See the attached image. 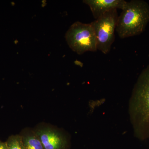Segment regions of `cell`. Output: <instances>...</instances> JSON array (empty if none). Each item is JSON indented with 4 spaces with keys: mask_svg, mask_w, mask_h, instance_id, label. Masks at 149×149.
<instances>
[{
    "mask_svg": "<svg viewBox=\"0 0 149 149\" xmlns=\"http://www.w3.org/2000/svg\"><path fill=\"white\" fill-rule=\"evenodd\" d=\"M6 143L8 149H24L20 135L10 136Z\"/></svg>",
    "mask_w": 149,
    "mask_h": 149,
    "instance_id": "ba28073f",
    "label": "cell"
},
{
    "mask_svg": "<svg viewBox=\"0 0 149 149\" xmlns=\"http://www.w3.org/2000/svg\"><path fill=\"white\" fill-rule=\"evenodd\" d=\"M65 38L69 47L78 54L97 50L96 35L91 23L74 22L67 31Z\"/></svg>",
    "mask_w": 149,
    "mask_h": 149,
    "instance_id": "3957f363",
    "label": "cell"
},
{
    "mask_svg": "<svg viewBox=\"0 0 149 149\" xmlns=\"http://www.w3.org/2000/svg\"><path fill=\"white\" fill-rule=\"evenodd\" d=\"M42 144L44 149H68L69 142L67 136L57 128L41 125L34 130Z\"/></svg>",
    "mask_w": 149,
    "mask_h": 149,
    "instance_id": "5b68a950",
    "label": "cell"
},
{
    "mask_svg": "<svg viewBox=\"0 0 149 149\" xmlns=\"http://www.w3.org/2000/svg\"><path fill=\"white\" fill-rule=\"evenodd\" d=\"M118 18L117 9L113 10L91 23L95 34L97 49L104 54L109 52L114 42Z\"/></svg>",
    "mask_w": 149,
    "mask_h": 149,
    "instance_id": "277c9868",
    "label": "cell"
},
{
    "mask_svg": "<svg viewBox=\"0 0 149 149\" xmlns=\"http://www.w3.org/2000/svg\"><path fill=\"white\" fill-rule=\"evenodd\" d=\"M0 149H8L6 143L3 142L0 140Z\"/></svg>",
    "mask_w": 149,
    "mask_h": 149,
    "instance_id": "9c48e42d",
    "label": "cell"
},
{
    "mask_svg": "<svg viewBox=\"0 0 149 149\" xmlns=\"http://www.w3.org/2000/svg\"><path fill=\"white\" fill-rule=\"evenodd\" d=\"M83 2L89 6L95 19L113 10H122L127 3L124 0H85Z\"/></svg>",
    "mask_w": 149,
    "mask_h": 149,
    "instance_id": "8992f818",
    "label": "cell"
},
{
    "mask_svg": "<svg viewBox=\"0 0 149 149\" xmlns=\"http://www.w3.org/2000/svg\"><path fill=\"white\" fill-rule=\"evenodd\" d=\"M20 135L24 149H44L42 142L34 130L26 129Z\"/></svg>",
    "mask_w": 149,
    "mask_h": 149,
    "instance_id": "52a82bcc",
    "label": "cell"
},
{
    "mask_svg": "<svg viewBox=\"0 0 149 149\" xmlns=\"http://www.w3.org/2000/svg\"><path fill=\"white\" fill-rule=\"evenodd\" d=\"M129 114L134 134L139 139L149 138V65L134 86L129 103Z\"/></svg>",
    "mask_w": 149,
    "mask_h": 149,
    "instance_id": "6da1fadb",
    "label": "cell"
},
{
    "mask_svg": "<svg viewBox=\"0 0 149 149\" xmlns=\"http://www.w3.org/2000/svg\"><path fill=\"white\" fill-rule=\"evenodd\" d=\"M149 22V5L142 0L127 2L118 18L116 31L120 38L140 35Z\"/></svg>",
    "mask_w": 149,
    "mask_h": 149,
    "instance_id": "7a4b0ae2",
    "label": "cell"
}]
</instances>
